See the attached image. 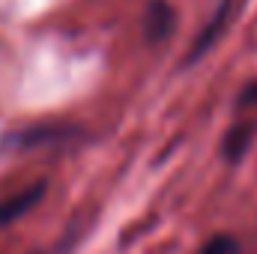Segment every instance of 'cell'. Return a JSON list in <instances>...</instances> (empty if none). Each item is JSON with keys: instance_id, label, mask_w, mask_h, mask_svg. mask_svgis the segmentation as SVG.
I'll return each mask as SVG.
<instances>
[{"instance_id": "7a4b0ae2", "label": "cell", "mask_w": 257, "mask_h": 254, "mask_svg": "<svg viewBox=\"0 0 257 254\" xmlns=\"http://www.w3.org/2000/svg\"><path fill=\"white\" fill-rule=\"evenodd\" d=\"M42 186H36V189L24 191V194H18V197H12V200H6V203H0V224H6V221H12V218H18L21 212H27L39 197H42Z\"/></svg>"}, {"instance_id": "3957f363", "label": "cell", "mask_w": 257, "mask_h": 254, "mask_svg": "<svg viewBox=\"0 0 257 254\" xmlns=\"http://www.w3.org/2000/svg\"><path fill=\"white\" fill-rule=\"evenodd\" d=\"M200 254H239V242L233 239V236H227V233H221V236H212Z\"/></svg>"}, {"instance_id": "6da1fadb", "label": "cell", "mask_w": 257, "mask_h": 254, "mask_svg": "<svg viewBox=\"0 0 257 254\" xmlns=\"http://www.w3.org/2000/svg\"><path fill=\"white\" fill-rule=\"evenodd\" d=\"M144 27H147V39H150V42L165 39V36L171 33V27H174V12H171V6L162 3V0H156V3L147 9Z\"/></svg>"}, {"instance_id": "277c9868", "label": "cell", "mask_w": 257, "mask_h": 254, "mask_svg": "<svg viewBox=\"0 0 257 254\" xmlns=\"http://www.w3.org/2000/svg\"><path fill=\"white\" fill-rule=\"evenodd\" d=\"M248 132H251V126L230 132V138H227V159H239L242 156V144L248 141Z\"/></svg>"}]
</instances>
